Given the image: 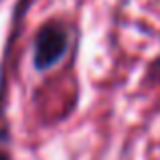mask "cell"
<instances>
[{
    "label": "cell",
    "instance_id": "obj_1",
    "mask_svg": "<svg viewBox=\"0 0 160 160\" xmlns=\"http://www.w3.org/2000/svg\"><path fill=\"white\" fill-rule=\"evenodd\" d=\"M67 51V32L61 24H45L37 35L35 43V65L39 69H47L55 65Z\"/></svg>",
    "mask_w": 160,
    "mask_h": 160
},
{
    "label": "cell",
    "instance_id": "obj_2",
    "mask_svg": "<svg viewBox=\"0 0 160 160\" xmlns=\"http://www.w3.org/2000/svg\"><path fill=\"white\" fill-rule=\"evenodd\" d=\"M0 160H6V158H4V156H0Z\"/></svg>",
    "mask_w": 160,
    "mask_h": 160
}]
</instances>
